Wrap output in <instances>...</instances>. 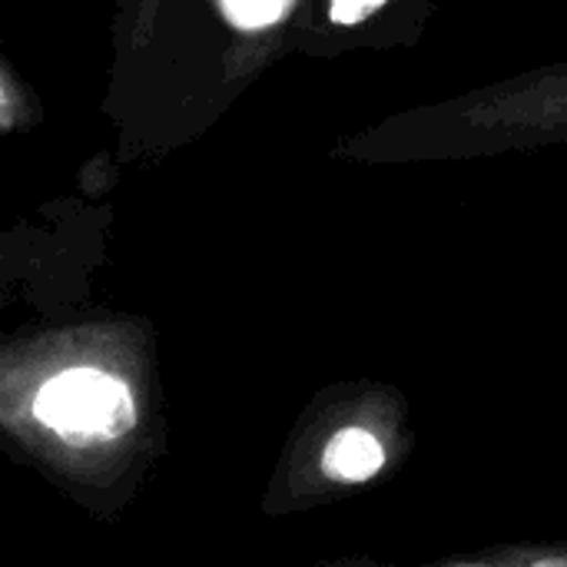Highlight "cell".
<instances>
[{"label": "cell", "instance_id": "7a4b0ae2", "mask_svg": "<svg viewBox=\"0 0 567 567\" xmlns=\"http://www.w3.org/2000/svg\"><path fill=\"white\" fill-rule=\"evenodd\" d=\"M382 462H385L382 445L362 429L339 432L322 455V468L336 482H365L382 468Z\"/></svg>", "mask_w": 567, "mask_h": 567}, {"label": "cell", "instance_id": "277c9868", "mask_svg": "<svg viewBox=\"0 0 567 567\" xmlns=\"http://www.w3.org/2000/svg\"><path fill=\"white\" fill-rule=\"evenodd\" d=\"M382 3L385 0H332V20L336 23H355Z\"/></svg>", "mask_w": 567, "mask_h": 567}, {"label": "cell", "instance_id": "6da1fadb", "mask_svg": "<svg viewBox=\"0 0 567 567\" xmlns=\"http://www.w3.org/2000/svg\"><path fill=\"white\" fill-rule=\"evenodd\" d=\"M37 415L66 442L120 439L136 422L130 392L93 369H73L47 382L37 395Z\"/></svg>", "mask_w": 567, "mask_h": 567}, {"label": "cell", "instance_id": "3957f363", "mask_svg": "<svg viewBox=\"0 0 567 567\" xmlns=\"http://www.w3.org/2000/svg\"><path fill=\"white\" fill-rule=\"evenodd\" d=\"M219 3H223V13L229 17V23H236L243 30H259V27L282 20L296 0H219Z\"/></svg>", "mask_w": 567, "mask_h": 567}]
</instances>
